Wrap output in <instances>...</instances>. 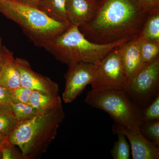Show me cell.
Instances as JSON below:
<instances>
[{
	"label": "cell",
	"instance_id": "83f0119b",
	"mask_svg": "<svg viewBox=\"0 0 159 159\" xmlns=\"http://www.w3.org/2000/svg\"><path fill=\"white\" fill-rule=\"evenodd\" d=\"M39 1V0H16V2L36 7Z\"/></svg>",
	"mask_w": 159,
	"mask_h": 159
},
{
	"label": "cell",
	"instance_id": "6da1fadb",
	"mask_svg": "<svg viewBox=\"0 0 159 159\" xmlns=\"http://www.w3.org/2000/svg\"><path fill=\"white\" fill-rule=\"evenodd\" d=\"M148 13L137 0H106L93 19L78 28L92 42L107 44L139 37Z\"/></svg>",
	"mask_w": 159,
	"mask_h": 159
},
{
	"label": "cell",
	"instance_id": "7a4b0ae2",
	"mask_svg": "<svg viewBox=\"0 0 159 159\" xmlns=\"http://www.w3.org/2000/svg\"><path fill=\"white\" fill-rule=\"evenodd\" d=\"M65 117L61 102L18 122L7 138L20 148L24 159L38 158L47 152Z\"/></svg>",
	"mask_w": 159,
	"mask_h": 159
},
{
	"label": "cell",
	"instance_id": "4fadbf2b",
	"mask_svg": "<svg viewBox=\"0 0 159 159\" xmlns=\"http://www.w3.org/2000/svg\"><path fill=\"white\" fill-rule=\"evenodd\" d=\"M0 85L9 91L21 87L20 72L14 56L6 61L0 71Z\"/></svg>",
	"mask_w": 159,
	"mask_h": 159
},
{
	"label": "cell",
	"instance_id": "ffe728a7",
	"mask_svg": "<svg viewBox=\"0 0 159 159\" xmlns=\"http://www.w3.org/2000/svg\"><path fill=\"white\" fill-rule=\"evenodd\" d=\"M18 121L9 110H0V133L9 136L16 127Z\"/></svg>",
	"mask_w": 159,
	"mask_h": 159
},
{
	"label": "cell",
	"instance_id": "d6986e66",
	"mask_svg": "<svg viewBox=\"0 0 159 159\" xmlns=\"http://www.w3.org/2000/svg\"><path fill=\"white\" fill-rule=\"evenodd\" d=\"M11 111L18 122L30 119L40 111L29 103L12 102L11 104Z\"/></svg>",
	"mask_w": 159,
	"mask_h": 159
},
{
	"label": "cell",
	"instance_id": "277c9868",
	"mask_svg": "<svg viewBox=\"0 0 159 159\" xmlns=\"http://www.w3.org/2000/svg\"><path fill=\"white\" fill-rule=\"evenodd\" d=\"M0 12L17 24L39 48L64 32L68 23L53 19L36 7L16 1L0 0Z\"/></svg>",
	"mask_w": 159,
	"mask_h": 159
},
{
	"label": "cell",
	"instance_id": "8fae6325",
	"mask_svg": "<svg viewBox=\"0 0 159 159\" xmlns=\"http://www.w3.org/2000/svg\"><path fill=\"white\" fill-rule=\"evenodd\" d=\"M97 8L92 0H66L69 23L78 27L88 23L96 14Z\"/></svg>",
	"mask_w": 159,
	"mask_h": 159
},
{
	"label": "cell",
	"instance_id": "2e32d148",
	"mask_svg": "<svg viewBox=\"0 0 159 159\" xmlns=\"http://www.w3.org/2000/svg\"><path fill=\"white\" fill-rule=\"evenodd\" d=\"M139 36L159 42V10L148 13Z\"/></svg>",
	"mask_w": 159,
	"mask_h": 159
},
{
	"label": "cell",
	"instance_id": "1f68e13d",
	"mask_svg": "<svg viewBox=\"0 0 159 159\" xmlns=\"http://www.w3.org/2000/svg\"><path fill=\"white\" fill-rule=\"evenodd\" d=\"M9 1H16V0H9Z\"/></svg>",
	"mask_w": 159,
	"mask_h": 159
},
{
	"label": "cell",
	"instance_id": "30bf717a",
	"mask_svg": "<svg viewBox=\"0 0 159 159\" xmlns=\"http://www.w3.org/2000/svg\"><path fill=\"white\" fill-rule=\"evenodd\" d=\"M15 62L19 71L21 86L31 90L42 91L51 95H59V87L49 77L34 72L28 61L15 58Z\"/></svg>",
	"mask_w": 159,
	"mask_h": 159
},
{
	"label": "cell",
	"instance_id": "52a82bcc",
	"mask_svg": "<svg viewBox=\"0 0 159 159\" xmlns=\"http://www.w3.org/2000/svg\"><path fill=\"white\" fill-rule=\"evenodd\" d=\"M121 46L111 51L97 63L93 80L91 84L92 89L125 88L127 78L121 62Z\"/></svg>",
	"mask_w": 159,
	"mask_h": 159
},
{
	"label": "cell",
	"instance_id": "3957f363",
	"mask_svg": "<svg viewBox=\"0 0 159 159\" xmlns=\"http://www.w3.org/2000/svg\"><path fill=\"white\" fill-rule=\"evenodd\" d=\"M133 39H125L99 44L87 39L78 26L70 25L61 34L46 43L43 48L58 61L68 66L81 61L98 63L117 47Z\"/></svg>",
	"mask_w": 159,
	"mask_h": 159
},
{
	"label": "cell",
	"instance_id": "f1b7e54d",
	"mask_svg": "<svg viewBox=\"0 0 159 159\" xmlns=\"http://www.w3.org/2000/svg\"><path fill=\"white\" fill-rule=\"evenodd\" d=\"M7 137L6 135L0 133V145H1L2 142L7 138Z\"/></svg>",
	"mask_w": 159,
	"mask_h": 159
},
{
	"label": "cell",
	"instance_id": "f546056e",
	"mask_svg": "<svg viewBox=\"0 0 159 159\" xmlns=\"http://www.w3.org/2000/svg\"><path fill=\"white\" fill-rule=\"evenodd\" d=\"M2 41H1V38H0V49L2 47Z\"/></svg>",
	"mask_w": 159,
	"mask_h": 159
},
{
	"label": "cell",
	"instance_id": "4dcf8cb0",
	"mask_svg": "<svg viewBox=\"0 0 159 159\" xmlns=\"http://www.w3.org/2000/svg\"><path fill=\"white\" fill-rule=\"evenodd\" d=\"M0 159H2V155H1V152H0Z\"/></svg>",
	"mask_w": 159,
	"mask_h": 159
},
{
	"label": "cell",
	"instance_id": "9c48e42d",
	"mask_svg": "<svg viewBox=\"0 0 159 159\" xmlns=\"http://www.w3.org/2000/svg\"><path fill=\"white\" fill-rule=\"evenodd\" d=\"M114 134H123L130 143L133 159H158L159 147L147 140L139 129L128 128L115 122L112 126Z\"/></svg>",
	"mask_w": 159,
	"mask_h": 159
},
{
	"label": "cell",
	"instance_id": "5b68a950",
	"mask_svg": "<svg viewBox=\"0 0 159 159\" xmlns=\"http://www.w3.org/2000/svg\"><path fill=\"white\" fill-rule=\"evenodd\" d=\"M85 102L92 107L105 111L115 122L125 127L139 129L143 122L142 109L130 99L124 88L92 89Z\"/></svg>",
	"mask_w": 159,
	"mask_h": 159
},
{
	"label": "cell",
	"instance_id": "603a6c76",
	"mask_svg": "<svg viewBox=\"0 0 159 159\" xmlns=\"http://www.w3.org/2000/svg\"><path fill=\"white\" fill-rule=\"evenodd\" d=\"M142 116L143 122L159 120V94L149 105L142 109Z\"/></svg>",
	"mask_w": 159,
	"mask_h": 159
},
{
	"label": "cell",
	"instance_id": "484cf974",
	"mask_svg": "<svg viewBox=\"0 0 159 159\" xmlns=\"http://www.w3.org/2000/svg\"><path fill=\"white\" fill-rule=\"evenodd\" d=\"M145 11L149 13L151 11L158 9V0H137Z\"/></svg>",
	"mask_w": 159,
	"mask_h": 159
},
{
	"label": "cell",
	"instance_id": "cb8c5ba5",
	"mask_svg": "<svg viewBox=\"0 0 159 159\" xmlns=\"http://www.w3.org/2000/svg\"><path fill=\"white\" fill-rule=\"evenodd\" d=\"M32 91L30 89L22 86L13 90L9 91L11 102L29 103Z\"/></svg>",
	"mask_w": 159,
	"mask_h": 159
},
{
	"label": "cell",
	"instance_id": "7402d4cb",
	"mask_svg": "<svg viewBox=\"0 0 159 159\" xmlns=\"http://www.w3.org/2000/svg\"><path fill=\"white\" fill-rule=\"evenodd\" d=\"M139 129L147 134L159 147V120L142 122Z\"/></svg>",
	"mask_w": 159,
	"mask_h": 159
},
{
	"label": "cell",
	"instance_id": "7c38bea8",
	"mask_svg": "<svg viewBox=\"0 0 159 159\" xmlns=\"http://www.w3.org/2000/svg\"><path fill=\"white\" fill-rule=\"evenodd\" d=\"M139 37L120 46L121 62L127 80L144 65L141 59Z\"/></svg>",
	"mask_w": 159,
	"mask_h": 159
},
{
	"label": "cell",
	"instance_id": "44dd1931",
	"mask_svg": "<svg viewBox=\"0 0 159 159\" xmlns=\"http://www.w3.org/2000/svg\"><path fill=\"white\" fill-rule=\"evenodd\" d=\"M6 138L0 145L2 159H24L21 152Z\"/></svg>",
	"mask_w": 159,
	"mask_h": 159
},
{
	"label": "cell",
	"instance_id": "e0dca14e",
	"mask_svg": "<svg viewBox=\"0 0 159 159\" xmlns=\"http://www.w3.org/2000/svg\"><path fill=\"white\" fill-rule=\"evenodd\" d=\"M139 49L143 64L149 63L159 58V42L139 36Z\"/></svg>",
	"mask_w": 159,
	"mask_h": 159
},
{
	"label": "cell",
	"instance_id": "ac0fdd59",
	"mask_svg": "<svg viewBox=\"0 0 159 159\" xmlns=\"http://www.w3.org/2000/svg\"><path fill=\"white\" fill-rule=\"evenodd\" d=\"M118 140L114 143L111 155L114 159H129L130 156V146L123 134L118 133Z\"/></svg>",
	"mask_w": 159,
	"mask_h": 159
},
{
	"label": "cell",
	"instance_id": "d4e9b609",
	"mask_svg": "<svg viewBox=\"0 0 159 159\" xmlns=\"http://www.w3.org/2000/svg\"><path fill=\"white\" fill-rule=\"evenodd\" d=\"M11 102L9 91L0 85V110L11 111Z\"/></svg>",
	"mask_w": 159,
	"mask_h": 159
},
{
	"label": "cell",
	"instance_id": "ba28073f",
	"mask_svg": "<svg viewBox=\"0 0 159 159\" xmlns=\"http://www.w3.org/2000/svg\"><path fill=\"white\" fill-rule=\"evenodd\" d=\"M97 64L81 61L69 65L68 70L65 75V89L62 94L64 102H73L87 86L91 84L93 80Z\"/></svg>",
	"mask_w": 159,
	"mask_h": 159
},
{
	"label": "cell",
	"instance_id": "9a60e30c",
	"mask_svg": "<svg viewBox=\"0 0 159 159\" xmlns=\"http://www.w3.org/2000/svg\"><path fill=\"white\" fill-rule=\"evenodd\" d=\"M59 95H51L42 91L32 90L29 104L39 111L44 110L61 103Z\"/></svg>",
	"mask_w": 159,
	"mask_h": 159
},
{
	"label": "cell",
	"instance_id": "4316f807",
	"mask_svg": "<svg viewBox=\"0 0 159 159\" xmlns=\"http://www.w3.org/2000/svg\"><path fill=\"white\" fill-rule=\"evenodd\" d=\"M13 56V53L9 51L5 46H2L0 49V71L6 61Z\"/></svg>",
	"mask_w": 159,
	"mask_h": 159
},
{
	"label": "cell",
	"instance_id": "8992f818",
	"mask_svg": "<svg viewBox=\"0 0 159 159\" xmlns=\"http://www.w3.org/2000/svg\"><path fill=\"white\" fill-rule=\"evenodd\" d=\"M124 89L141 108L149 105L159 94V58L143 65L129 78Z\"/></svg>",
	"mask_w": 159,
	"mask_h": 159
},
{
	"label": "cell",
	"instance_id": "5bb4252c",
	"mask_svg": "<svg viewBox=\"0 0 159 159\" xmlns=\"http://www.w3.org/2000/svg\"><path fill=\"white\" fill-rule=\"evenodd\" d=\"M36 8L53 19L70 24L67 15L66 0H39Z\"/></svg>",
	"mask_w": 159,
	"mask_h": 159
}]
</instances>
